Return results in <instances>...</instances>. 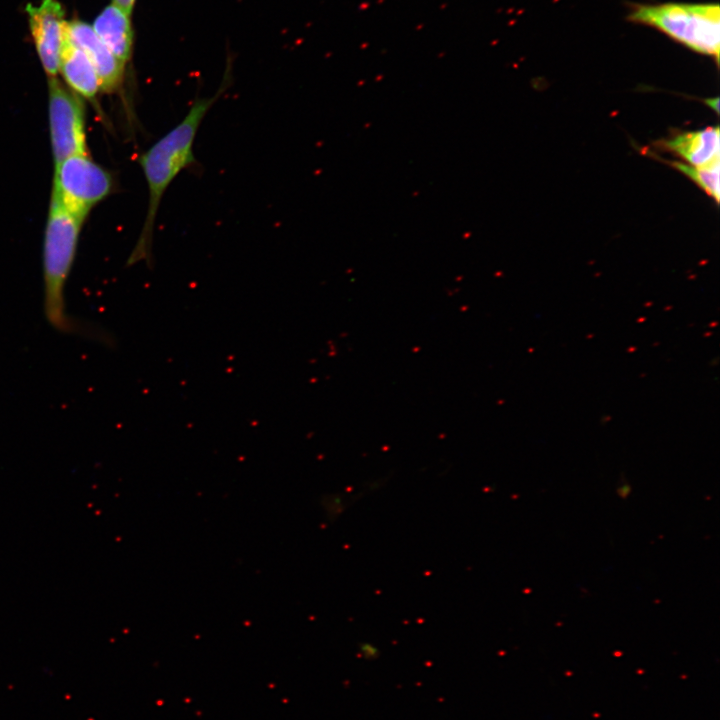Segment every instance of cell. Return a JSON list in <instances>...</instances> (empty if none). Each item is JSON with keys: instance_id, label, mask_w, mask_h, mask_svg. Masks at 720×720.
Listing matches in <instances>:
<instances>
[{"instance_id": "cell-14", "label": "cell", "mask_w": 720, "mask_h": 720, "mask_svg": "<svg viewBox=\"0 0 720 720\" xmlns=\"http://www.w3.org/2000/svg\"><path fill=\"white\" fill-rule=\"evenodd\" d=\"M135 0H113V3L115 6L120 8L122 11H124L126 14L130 16L133 8H134Z\"/></svg>"}, {"instance_id": "cell-3", "label": "cell", "mask_w": 720, "mask_h": 720, "mask_svg": "<svg viewBox=\"0 0 720 720\" xmlns=\"http://www.w3.org/2000/svg\"><path fill=\"white\" fill-rule=\"evenodd\" d=\"M627 20L652 27L688 49L719 62L718 3L636 4L630 9Z\"/></svg>"}, {"instance_id": "cell-7", "label": "cell", "mask_w": 720, "mask_h": 720, "mask_svg": "<svg viewBox=\"0 0 720 720\" xmlns=\"http://www.w3.org/2000/svg\"><path fill=\"white\" fill-rule=\"evenodd\" d=\"M65 29L69 40L86 54L95 68L101 91H117L123 81L125 63L107 48L91 25L74 20L66 22Z\"/></svg>"}, {"instance_id": "cell-6", "label": "cell", "mask_w": 720, "mask_h": 720, "mask_svg": "<svg viewBox=\"0 0 720 720\" xmlns=\"http://www.w3.org/2000/svg\"><path fill=\"white\" fill-rule=\"evenodd\" d=\"M34 44L48 78L56 77L65 38L64 10L57 0H42L26 6Z\"/></svg>"}, {"instance_id": "cell-13", "label": "cell", "mask_w": 720, "mask_h": 720, "mask_svg": "<svg viewBox=\"0 0 720 720\" xmlns=\"http://www.w3.org/2000/svg\"><path fill=\"white\" fill-rule=\"evenodd\" d=\"M358 650L360 656L365 659H375L379 656V649L370 642L359 643Z\"/></svg>"}, {"instance_id": "cell-10", "label": "cell", "mask_w": 720, "mask_h": 720, "mask_svg": "<svg viewBox=\"0 0 720 720\" xmlns=\"http://www.w3.org/2000/svg\"><path fill=\"white\" fill-rule=\"evenodd\" d=\"M92 28L120 61L126 63L130 59L133 31L128 14L110 4L96 17Z\"/></svg>"}, {"instance_id": "cell-4", "label": "cell", "mask_w": 720, "mask_h": 720, "mask_svg": "<svg viewBox=\"0 0 720 720\" xmlns=\"http://www.w3.org/2000/svg\"><path fill=\"white\" fill-rule=\"evenodd\" d=\"M114 187L112 174L89 154L69 156L55 164L51 195L70 212L86 219Z\"/></svg>"}, {"instance_id": "cell-1", "label": "cell", "mask_w": 720, "mask_h": 720, "mask_svg": "<svg viewBox=\"0 0 720 720\" xmlns=\"http://www.w3.org/2000/svg\"><path fill=\"white\" fill-rule=\"evenodd\" d=\"M218 96L219 93L193 102L185 117L138 158L149 197L143 227L128 266L150 262L155 220L163 195L178 174L195 162L193 145L197 131Z\"/></svg>"}, {"instance_id": "cell-8", "label": "cell", "mask_w": 720, "mask_h": 720, "mask_svg": "<svg viewBox=\"0 0 720 720\" xmlns=\"http://www.w3.org/2000/svg\"><path fill=\"white\" fill-rule=\"evenodd\" d=\"M66 86L82 99L94 100L100 88L99 78L86 54L66 34L62 45L59 69Z\"/></svg>"}, {"instance_id": "cell-9", "label": "cell", "mask_w": 720, "mask_h": 720, "mask_svg": "<svg viewBox=\"0 0 720 720\" xmlns=\"http://www.w3.org/2000/svg\"><path fill=\"white\" fill-rule=\"evenodd\" d=\"M659 145L676 154L691 166H703L720 159L718 126L679 133L674 137L663 140Z\"/></svg>"}, {"instance_id": "cell-11", "label": "cell", "mask_w": 720, "mask_h": 720, "mask_svg": "<svg viewBox=\"0 0 720 720\" xmlns=\"http://www.w3.org/2000/svg\"><path fill=\"white\" fill-rule=\"evenodd\" d=\"M671 166L679 170L692 181H694L705 193L712 197L717 203L720 194V159H716L703 166H691L681 162H670Z\"/></svg>"}, {"instance_id": "cell-12", "label": "cell", "mask_w": 720, "mask_h": 720, "mask_svg": "<svg viewBox=\"0 0 720 720\" xmlns=\"http://www.w3.org/2000/svg\"><path fill=\"white\" fill-rule=\"evenodd\" d=\"M360 494L347 495L345 493H333L325 495L321 503L327 519H329L330 522H334L353 501L358 499Z\"/></svg>"}, {"instance_id": "cell-5", "label": "cell", "mask_w": 720, "mask_h": 720, "mask_svg": "<svg viewBox=\"0 0 720 720\" xmlns=\"http://www.w3.org/2000/svg\"><path fill=\"white\" fill-rule=\"evenodd\" d=\"M49 132L54 163L88 154L82 98L57 77L48 80Z\"/></svg>"}, {"instance_id": "cell-2", "label": "cell", "mask_w": 720, "mask_h": 720, "mask_svg": "<svg viewBox=\"0 0 720 720\" xmlns=\"http://www.w3.org/2000/svg\"><path fill=\"white\" fill-rule=\"evenodd\" d=\"M84 221L51 195L42 254L44 314L48 323L59 332L84 334L111 345L109 335L82 326L66 311L65 287Z\"/></svg>"}]
</instances>
